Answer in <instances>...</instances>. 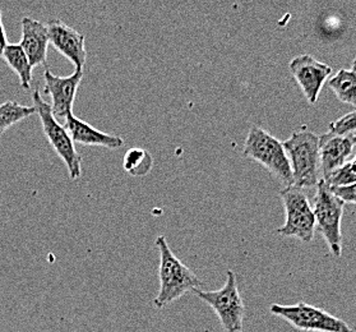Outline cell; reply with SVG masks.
Wrapping results in <instances>:
<instances>
[{
	"label": "cell",
	"instance_id": "cell-8",
	"mask_svg": "<svg viewBox=\"0 0 356 332\" xmlns=\"http://www.w3.org/2000/svg\"><path fill=\"white\" fill-rule=\"evenodd\" d=\"M280 196L284 202L286 221L276 232L282 237L310 243L316 232V217L308 196L294 186L284 188Z\"/></svg>",
	"mask_w": 356,
	"mask_h": 332
},
{
	"label": "cell",
	"instance_id": "cell-19",
	"mask_svg": "<svg viewBox=\"0 0 356 332\" xmlns=\"http://www.w3.org/2000/svg\"><path fill=\"white\" fill-rule=\"evenodd\" d=\"M331 188L348 187L356 183V171L351 161L346 162L339 169L332 171L327 178L323 179Z\"/></svg>",
	"mask_w": 356,
	"mask_h": 332
},
{
	"label": "cell",
	"instance_id": "cell-23",
	"mask_svg": "<svg viewBox=\"0 0 356 332\" xmlns=\"http://www.w3.org/2000/svg\"><path fill=\"white\" fill-rule=\"evenodd\" d=\"M353 70H356V58L354 59V62H353Z\"/></svg>",
	"mask_w": 356,
	"mask_h": 332
},
{
	"label": "cell",
	"instance_id": "cell-20",
	"mask_svg": "<svg viewBox=\"0 0 356 332\" xmlns=\"http://www.w3.org/2000/svg\"><path fill=\"white\" fill-rule=\"evenodd\" d=\"M330 132L336 134H353L356 132V111L341 116L340 119L330 124Z\"/></svg>",
	"mask_w": 356,
	"mask_h": 332
},
{
	"label": "cell",
	"instance_id": "cell-16",
	"mask_svg": "<svg viewBox=\"0 0 356 332\" xmlns=\"http://www.w3.org/2000/svg\"><path fill=\"white\" fill-rule=\"evenodd\" d=\"M328 88L337 99L356 108V72L354 70H340L327 82Z\"/></svg>",
	"mask_w": 356,
	"mask_h": 332
},
{
	"label": "cell",
	"instance_id": "cell-10",
	"mask_svg": "<svg viewBox=\"0 0 356 332\" xmlns=\"http://www.w3.org/2000/svg\"><path fill=\"white\" fill-rule=\"evenodd\" d=\"M83 70H76L68 77H59L51 73V70L45 68V91L51 97V111L58 119H64L73 114V105L77 96L78 87L82 82Z\"/></svg>",
	"mask_w": 356,
	"mask_h": 332
},
{
	"label": "cell",
	"instance_id": "cell-15",
	"mask_svg": "<svg viewBox=\"0 0 356 332\" xmlns=\"http://www.w3.org/2000/svg\"><path fill=\"white\" fill-rule=\"evenodd\" d=\"M4 61L16 73L24 90H30L32 85V65L19 44H9L4 54Z\"/></svg>",
	"mask_w": 356,
	"mask_h": 332
},
{
	"label": "cell",
	"instance_id": "cell-2",
	"mask_svg": "<svg viewBox=\"0 0 356 332\" xmlns=\"http://www.w3.org/2000/svg\"><path fill=\"white\" fill-rule=\"evenodd\" d=\"M290 160L294 187L309 189L317 187L321 180L319 136L302 128L282 142Z\"/></svg>",
	"mask_w": 356,
	"mask_h": 332
},
{
	"label": "cell",
	"instance_id": "cell-5",
	"mask_svg": "<svg viewBox=\"0 0 356 332\" xmlns=\"http://www.w3.org/2000/svg\"><path fill=\"white\" fill-rule=\"evenodd\" d=\"M192 292L216 312L225 331L244 332L245 306L234 271H226V281L221 289L213 292L194 289Z\"/></svg>",
	"mask_w": 356,
	"mask_h": 332
},
{
	"label": "cell",
	"instance_id": "cell-25",
	"mask_svg": "<svg viewBox=\"0 0 356 332\" xmlns=\"http://www.w3.org/2000/svg\"><path fill=\"white\" fill-rule=\"evenodd\" d=\"M356 155V154H355Z\"/></svg>",
	"mask_w": 356,
	"mask_h": 332
},
{
	"label": "cell",
	"instance_id": "cell-4",
	"mask_svg": "<svg viewBox=\"0 0 356 332\" xmlns=\"http://www.w3.org/2000/svg\"><path fill=\"white\" fill-rule=\"evenodd\" d=\"M33 108L39 116L42 125V131L49 143L54 148L55 152L62 159L67 166V171L72 180L81 178L82 175V157L78 154L73 141L64 125L56 120L53 111L47 101L42 99L39 88L32 93Z\"/></svg>",
	"mask_w": 356,
	"mask_h": 332
},
{
	"label": "cell",
	"instance_id": "cell-12",
	"mask_svg": "<svg viewBox=\"0 0 356 332\" xmlns=\"http://www.w3.org/2000/svg\"><path fill=\"white\" fill-rule=\"evenodd\" d=\"M354 142L351 134H336L327 132L319 137V162L321 174L325 179L345 165L354 151Z\"/></svg>",
	"mask_w": 356,
	"mask_h": 332
},
{
	"label": "cell",
	"instance_id": "cell-3",
	"mask_svg": "<svg viewBox=\"0 0 356 332\" xmlns=\"http://www.w3.org/2000/svg\"><path fill=\"white\" fill-rule=\"evenodd\" d=\"M244 155L259 162L286 187L294 186L293 171L282 142L258 125H252L244 143Z\"/></svg>",
	"mask_w": 356,
	"mask_h": 332
},
{
	"label": "cell",
	"instance_id": "cell-17",
	"mask_svg": "<svg viewBox=\"0 0 356 332\" xmlns=\"http://www.w3.org/2000/svg\"><path fill=\"white\" fill-rule=\"evenodd\" d=\"M154 166V157L146 150L133 147L125 152L123 160L124 171L132 177H145Z\"/></svg>",
	"mask_w": 356,
	"mask_h": 332
},
{
	"label": "cell",
	"instance_id": "cell-13",
	"mask_svg": "<svg viewBox=\"0 0 356 332\" xmlns=\"http://www.w3.org/2000/svg\"><path fill=\"white\" fill-rule=\"evenodd\" d=\"M21 26L22 39L19 45L27 55L32 68L44 65L47 63V47L50 44L47 24L36 21L31 17H24Z\"/></svg>",
	"mask_w": 356,
	"mask_h": 332
},
{
	"label": "cell",
	"instance_id": "cell-18",
	"mask_svg": "<svg viewBox=\"0 0 356 332\" xmlns=\"http://www.w3.org/2000/svg\"><path fill=\"white\" fill-rule=\"evenodd\" d=\"M36 114L33 106L21 105L16 101H6L0 104V136L15 124Z\"/></svg>",
	"mask_w": 356,
	"mask_h": 332
},
{
	"label": "cell",
	"instance_id": "cell-21",
	"mask_svg": "<svg viewBox=\"0 0 356 332\" xmlns=\"http://www.w3.org/2000/svg\"><path fill=\"white\" fill-rule=\"evenodd\" d=\"M331 189H332L333 193L340 198L341 201L356 205V183L351 186L331 188Z\"/></svg>",
	"mask_w": 356,
	"mask_h": 332
},
{
	"label": "cell",
	"instance_id": "cell-6",
	"mask_svg": "<svg viewBox=\"0 0 356 332\" xmlns=\"http://www.w3.org/2000/svg\"><path fill=\"white\" fill-rule=\"evenodd\" d=\"M345 202L333 193L331 187L323 179L317 184V193L314 200L316 228L325 238L331 255L340 257L342 253V232L341 221L343 215Z\"/></svg>",
	"mask_w": 356,
	"mask_h": 332
},
{
	"label": "cell",
	"instance_id": "cell-7",
	"mask_svg": "<svg viewBox=\"0 0 356 332\" xmlns=\"http://www.w3.org/2000/svg\"><path fill=\"white\" fill-rule=\"evenodd\" d=\"M270 312L285 319L287 324H291L299 331L356 332L345 321L304 301L293 306L272 304Z\"/></svg>",
	"mask_w": 356,
	"mask_h": 332
},
{
	"label": "cell",
	"instance_id": "cell-1",
	"mask_svg": "<svg viewBox=\"0 0 356 332\" xmlns=\"http://www.w3.org/2000/svg\"><path fill=\"white\" fill-rule=\"evenodd\" d=\"M155 244L160 253V289L154 299V306L156 308L161 309L178 301L188 292L200 289L203 283L197 278L193 271L172 253L170 246L163 235L157 237Z\"/></svg>",
	"mask_w": 356,
	"mask_h": 332
},
{
	"label": "cell",
	"instance_id": "cell-24",
	"mask_svg": "<svg viewBox=\"0 0 356 332\" xmlns=\"http://www.w3.org/2000/svg\"><path fill=\"white\" fill-rule=\"evenodd\" d=\"M355 72H356V70H355Z\"/></svg>",
	"mask_w": 356,
	"mask_h": 332
},
{
	"label": "cell",
	"instance_id": "cell-14",
	"mask_svg": "<svg viewBox=\"0 0 356 332\" xmlns=\"http://www.w3.org/2000/svg\"><path fill=\"white\" fill-rule=\"evenodd\" d=\"M64 128L68 132L73 143L85 146L106 147L110 150H118L124 146V139L122 137L99 131L93 128L91 124L86 123L74 116V114H70L65 118Z\"/></svg>",
	"mask_w": 356,
	"mask_h": 332
},
{
	"label": "cell",
	"instance_id": "cell-22",
	"mask_svg": "<svg viewBox=\"0 0 356 332\" xmlns=\"http://www.w3.org/2000/svg\"><path fill=\"white\" fill-rule=\"evenodd\" d=\"M8 45L7 33H6L4 24H3V13H1V9H0V58H3V54H4V52H6Z\"/></svg>",
	"mask_w": 356,
	"mask_h": 332
},
{
	"label": "cell",
	"instance_id": "cell-11",
	"mask_svg": "<svg viewBox=\"0 0 356 332\" xmlns=\"http://www.w3.org/2000/svg\"><path fill=\"white\" fill-rule=\"evenodd\" d=\"M47 29L49 40L53 47L72 62L76 70H83L87 59L85 35L72 29L60 19L49 21Z\"/></svg>",
	"mask_w": 356,
	"mask_h": 332
},
{
	"label": "cell",
	"instance_id": "cell-9",
	"mask_svg": "<svg viewBox=\"0 0 356 332\" xmlns=\"http://www.w3.org/2000/svg\"><path fill=\"white\" fill-rule=\"evenodd\" d=\"M289 70L309 104L317 102L323 86L333 72L328 64L319 62L309 54L295 56L289 63Z\"/></svg>",
	"mask_w": 356,
	"mask_h": 332
}]
</instances>
